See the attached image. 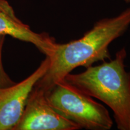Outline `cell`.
<instances>
[{"instance_id": "8992f818", "label": "cell", "mask_w": 130, "mask_h": 130, "mask_svg": "<svg viewBox=\"0 0 130 130\" xmlns=\"http://www.w3.org/2000/svg\"><path fill=\"white\" fill-rule=\"evenodd\" d=\"M9 36L23 42L32 43L47 57L52 56L57 43L54 38L46 32L37 33L30 29V26L19 19H14L0 12V36Z\"/></svg>"}, {"instance_id": "ba28073f", "label": "cell", "mask_w": 130, "mask_h": 130, "mask_svg": "<svg viewBox=\"0 0 130 130\" xmlns=\"http://www.w3.org/2000/svg\"><path fill=\"white\" fill-rule=\"evenodd\" d=\"M0 12L7 14L14 19H19L16 17L12 7L6 0H0Z\"/></svg>"}, {"instance_id": "5b68a950", "label": "cell", "mask_w": 130, "mask_h": 130, "mask_svg": "<svg viewBox=\"0 0 130 130\" xmlns=\"http://www.w3.org/2000/svg\"><path fill=\"white\" fill-rule=\"evenodd\" d=\"M50 63V58L46 56L39 66L24 80L0 88V130L13 129L22 116L31 92L46 73Z\"/></svg>"}, {"instance_id": "9c48e42d", "label": "cell", "mask_w": 130, "mask_h": 130, "mask_svg": "<svg viewBox=\"0 0 130 130\" xmlns=\"http://www.w3.org/2000/svg\"><path fill=\"white\" fill-rule=\"evenodd\" d=\"M126 3H130V0H123Z\"/></svg>"}, {"instance_id": "7a4b0ae2", "label": "cell", "mask_w": 130, "mask_h": 130, "mask_svg": "<svg viewBox=\"0 0 130 130\" xmlns=\"http://www.w3.org/2000/svg\"><path fill=\"white\" fill-rule=\"evenodd\" d=\"M126 56L125 48H122L114 59L92 65L82 72L69 73L64 78L68 83L109 107L120 130H128L130 125V71L125 69Z\"/></svg>"}, {"instance_id": "3957f363", "label": "cell", "mask_w": 130, "mask_h": 130, "mask_svg": "<svg viewBox=\"0 0 130 130\" xmlns=\"http://www.w3.org/2000/svg\"><path fill=\"white\" fill-rule=\"evenodd\" d=\"M47 100L60 115L87 130H109L113 125L108 110L93 98L63 79L45 92Z\"/></svg>"}, {"instance_id": "52a82bcc", "label": "cell", "mask_w": 130, "mask_h": 130, "mask_svg": "<svg viewBox=\"0 0 130 130\" xmlns=\"http://www.w3.org/2000/svg\"><path fill=\"white\" fill-rule=\"evenodd\" d=\"M5 37L6 36H0V88L9 87V86L16 83L10 78L8 74L6 72L3 65L2 50Z\"/></svg>"}, {"instance_id": "30bf717a", "label": "cell", "mask_w": 130, "mask_h": 130, "mask_svg": "<svg viewBox=\"0 0 130 130\" xmlns=\"http://www.w3.org/2000/svg\"><path fill=\"white\" fill-rule=\"evenodd\" d=\"M128 130H130V125H129V127H128Z\"/></svg>"}, {"instance_id": "6da1fadb", "label": "cell", "mask_w": 130, "mask_h": 130, "mask_svg": "<svg viewBox=\"0 0 130 130\" xmlns=\"http://www.w3.org/2000/svg\"><path fill=\"white\" fill-rule=\"evenodd\" d=\"M130 26V7L118 15L97 21L78 39L57 43L50 58V66L35 87L45 92L78 67L87 68L111 59L110 45L122 36Z\"/></svg>"}, {"instance_id": "277c9868", "label": "cell", "mask_w": 130, "mask_h": 130, "mask_svg": "<svg viewBox=\"0 0 130 130\" xmlns=\"http://www.w3.org/2000/svg\"><path fill=\"white\" fill-rule=\"evenodd\" d=\"M77 125L63 117L49 104L45 92L34 87L20 119L13 130H77Z\"/></svg>"}]
</instances>
